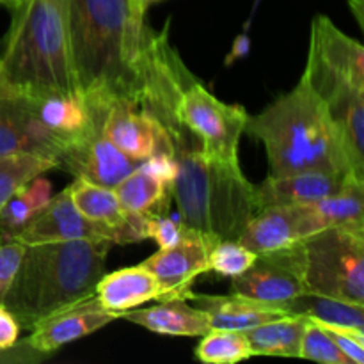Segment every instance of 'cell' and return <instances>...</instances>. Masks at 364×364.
<instances>
[{"label": "cell", "instance_id": "27", "mask_svg": "<svg viewBox=\"0 0 364 364\" xmlns=\"http://www.w3.org/2000/svg\"><path fill=\"white\" fill-rule=\"evenodd\" d=\"M196 358L210 364H235L252 358V350L245 333L212 329L199 341Z\"/></svg>", "mask_w": 364, "mask_h": 364}, {"label": "cell", "instance_id": "8", "mask_svg": "<svg viewBox=\"0 0 364 364\" xmlns=\"http://www.w3.org/2000/svg\"><path fill=\"white\" fill-rule=\"evenodd\" d=\"M302 77L318 96L340 85L364 91L363 45L341 32L326 14H318L311 25L308 64Z\"/></svg>", "mask_w": 364, "mask_h": 364}, {"label": "cell", "instance_id": "28", "mask_svg": "<svg viewBox=\"0 0 364 364\" xmlns=\"http://www.w3.org/2000/svg\"><path fill=\"white\" fill-rule=\"evenodd\" d=\"M57 167L55 160L39 155L0 156V208L21 185Z\"/></svg>", "mask_w": 364, "mask_h": 364}, {"label": "cell", "instance_id": "39", "mask_svg": "<svg viewBox=\"0 0 364 364\" xmlns=\"http://www.w3.org/2000/svg\"><path fill=\"white\" fill-rule=\"evenodd\" d=\"M21 2H23V0H0V6H6L9 7V9H13V7L20 6Z\"/></svg>", "mask_w": 364, "mask_h": 364}, {"label": "cell", "instance_id": "22", "mask_svg": "<svg viewBox=\"0 0 364 364\" xmlns=\"http://www.w3.org/2000/svg\"><path fill=\"white\" fill-rule=\"evenodd\" d=\"M309 318L284 315L245 331L252 355H281L301 358V343Z\"/></svg>", "mask_w": 364, "mask_h": 364}, {"label": "cell", "instance_id": "2", "mask_svg": "<svg viewBox=\"0 0 364 364\" xmlns=\"http://www.w3.org/2000/svg\"><path fill=\"white\" fill-rule=\"evenodd\" d=\"M245 134L265 146L270 176L326 173L364 180L354 171L326 102L304 77L290 92L249 116Z\"/></svg>", "mask_w": 364, "mask_h": 364}, {"label": "cell", "instance_id": "4", "mask_svg": "<svg viewBox=\"0 0 364 364\" xmlns=\"http://www.w3.org/2000/svg\"><path fill=\"white\" fill-rule=\"evenodd\" d=\"M0 57V82L32 98L80 92L70 57L64 0H23Z\"/></svg>", "mask_w": 364, "mask_h": 364}, {"label": "cell", "instance_id": "6", "mask_svg": "<svg viewBox=\"0 0 364 364\" xmlns=\"http://www.w3.org/2000/svg\"><path fill=\"white\" fill-rule=\"evenodd\" d=\"M176 176L171 196L180 220L215 242L238 240L256 213L255 185L244 176L240 164L212 160L205 149H185L173 155Z\"/></svg>", "mask_w": 364, "mask_h": 364}, {"label": "cell", "instance_id": "36", "mask_svg": "<svg viewBox=\"0 0 364 364\" xmlns=\"http://www.w3.org/2000/svg\"><path fill=\"white\" fill-rule=\"evenodd\" d=\"M20 323L13 313L0 302V350L11 348L20 340Z\"/></svg>", "mask_w": 364, "mask_h": 364}, {"label": "cell", "instance_id": "1", "mask_svg": "<svg viewBox=\"0 0 364 364\" xmlns=\"http://www.w3.org/2000/svg\"><path fill=\"white\" fill-rule=\"evenodd\" d=\"M75 82L96 107L137 105L144 84L148 25L141 0H64Z\"/></svg>", "mask_w": 364, "mask_h": 364}, {"label": "cell", "instance_id": "17", "mask_svg": "<svg viewBox=\"0 0 364 364\" xmlns=\"http://www.w3.org/2000/svg\"><path fill=\"white\" fill-rule=\"evenodd\" d=\"M70 191L75 206L95 223L116 230L123 238V244H134L146 238V215L127 212L114 188L77 178L70 185Z\"/></svg>", "mask_w": 364, "mask_h": 364}, {"label": "cell", "instance_id": "25", "mask_svg": "<svg viewBox=\"0 0 364 364\" xmlns=\"http://www.w3.org/2000/svg\"><path fill=\"white\" fill-rule=\"evenodd\" d=\"M283 309L288 315H301L313 322L326 323V326L364 331V304L306 291L287 302Z\"/></svg>", "mask_w": 364, "mask_h": 364}, {"label": "cell", "instance_id": "12", "mask_svg": "<svg viewBox=\"0 0 364 364\" xmlns=\"http://www.w3.org/2000/svg\"><path fill=\"white\" fill-rule=\"evenodd\" d=\"M322 230L326 224L313 205L270 206L251 217L238 242L256 255H265L301 244Z\"/></svg>", "mask_w": 364, "mask_h": 364}, {"label": "cell", "instance_id": "20", "mask_svg": "<svg viewBox=\"0 0 364 364\" xmlns=\"http://www.w3.org/2000/svg\"><path fill=\"white\" fill-rule=\"evenodd\" d=\"M121 318L166 336H205L210 329L208 316L199 308H192L185 299L162 301L153 308H135L124 311Z\"/></svg>", "mask_w": 364, "mask_h": 364}, {"label": "cell", "instance_id": "5", "mask_svg": "<svg viewBox=\"0 0 364 364\" xmlns=\"http://www.w3.org/2000/svg\"><path fill=\"white\" fill-rule=\"evenodd\" d=\"M144 71L164 89L174 116L201 141L212 160L224 164L238 162V144L245 134L247 110L242 105H228L196 80L166 32L148 27L144 43Z\"/></svg>", "mask_w": 364, "mask_h": 364}, {"label": "cell", "instance_id": "9", "mask_svg": "<svg viewBox=\"0 0 364 364\" xmlns=\"http://www.w3.org/2000/svg\"><path fill=\"white\" fill-rule=\"evenodd\" d=\"M302 242L279 251L258 255L256 262L231 281V294L283 308L306 294Z\"/></svg>", "mask_w": 364, "mask_h": 364}, {"label": "cell", "instance_id": "13", "mask_svg": "<svg viewBox=\"0 0 364 364\" xmlns=\"http://www.w3.org/2000/svg\"><path fill=\"white\" fill-rule=\"evenodd\" d=\"M57 162L59 167L70 171L75 178H84L109 188L116 187L144 164L116 148L103 135V127L64 146Z\"/></svg>", "mask_w": 364, "mask_h": 364}, {"label": "cell", "instance_id": "16", "mask_svg": "<svg viewBox=\"0 0 364 364\" xmlns=\"http://www.w3.org/2000/svg\"><path fill=\"white\" fill-rule=\"evenodd\" d=\"M117 318V313L103 308L96 295H92L36 323L31 329L32 334L28 336V341L36 350L52 355L64 345L92 334Z\"/></svg>", "mask_w": 364, "mask_h": 364}, {"label": "cell", "instance_id": "14", "mask_svg": "<svg viewBox=\"0 0 364 364\" xmlns=\"http://www.w3.org/2000/svg\"><path fill=\"white\" fill-rule=\"evenodd\" d=\"M14 240L25 245L57 240H109L112 244H123V238L116 230L95 223L75 206L70 187L52 196L48 205Z\"/></svg>", "mask_w": 364, "mask_h": 364}, {"label": "cell", "instance_id": "35", "mask_svg": "<svg viewBox=\"0 0 364 364\" xmlns=\"http://www.w3.org/2000/svg\"><path fill=\"white\" fill-rule=\"evenodd\" d=\"M142 169L155 174L156 178L166 181L169 187L171 183H173L174 176H176V162H174L173 156L167 155V153H159V155L149 156V159L144 160V164H142Z\"/></svg>", "mask_w": 364, "mask_h": 364}, {"label": "cell", "instance_id": "21", "mask_svg": "<svg viewBox=\"0 0 364 364\" xmlns=\"http://www.w3.org/2000/svg\"><path fill=\"white\" fill-rule=\"evenodd\" d=\"M100 304L121 318L124 311L139 308L149 301H159L160 288L155 276L144 265L127 267L98 281L95 290Z\"/></svg>", "mask_w": 364, "mask_h": 364}, {"label": "cell", "instance_id": "37", "mask_svg": "<svg viewBox=\"0 0 364 364\" xmlns=\"http://www.w3.org/2000/svg\"><path fill=\"white\" fill-rule=\"evenodd\" d=\"M249 48V39L245 38V36H240V38L235 41V46H233V53H231L230 57H228V64L231 63L233 59H237V57H242L245 52H247Z\"/></svg>", "mask_w": 364, "mask_h": 364}, {"label": "cell", "instance_id": "11", "mask_svg": "<svg viewBox=\"0 0 364 364\" xmlns=\"http://www.w3.org/2000/svg\"><path fill=\"white\" fill-rule=\"evenodd\" d=\"M217 242L208 235L188 228L187 235L173 247L160 249L142 265L155 276L160 288L159 301H191L196 277L208 272V256Z\"/></svg>", "mask_w": 364, "mask_h": 364}, {"label": "cell", "instance_id": "40", "mask_svg": "<svg viewBox=\"0 0 364 364\" xmlns=\"http://www.w3.org/2000/svg\"><path fill=\"white\" fill-rule=\"evenodd\" d=\"M156 2H160V0H141V4H142V7H144V9H148L151 4H156Z\"/></svg>", "mask_w": 364, "mask_h": 364}, {"label": "cell", "instance_id": "19", "mask_svg": "<svg viewBox=\"0 0 364 364\" xmlns=\"http://www.w3.org/2000/svg\"><path fill=\"white\" fill-rule=\"evenodd\" d=\"M191 301L196 308L206 313L210 329L217 331H245L265 323L269 320L288 315L283 308L267 302L252 301L242 295H196L192 294Z\"/></svg>", "mask_w": 364, "mask_h": 364}, {"label": "cell", "instance_id": "10", "mask_svg": "<svg viewBox=\"0 0 364 364\" xmlns=\"http://www.w3.org/2000/svg\"><path fill=\"white\" fill-rule=\"evenodd\" d=\"M60 149L63 144L39 121L34 98L0 84V156L39 155L57 162Z\"/></svg>", "mask_w": 364, "mask_h": 364}, {"label": "cell", "instance_id": "34", "mask_svg": "<svg viewBox=\"0 0 364 364\" xmlns=\"http://www.w3.org/2000/svg\"><path fill=\"white\" fill-rule=\"evenodd\" d=\"M50 355L36 350L28 338L18 340L11 348L0 350V364H38L46 361Z\"/></svg>", "mask_w": 364, "mask_h": 364}, {"label": "cell", "instance_id": "24", "mask_svg": "<svg viewBox=\"0 0 364 364\" xmlns=\"http://www.w3.org/2000/svg\"><path fill=\"white\" fill-rule=\"evenodd\" d=\"M52 199V183L41 176L21 185L0 208V242L14 240L21 230L48 205Z\"/></svg>", "mask_w": 364, "mask_h": 364}, {"label": "cell", "instance_id": "18", "mask_svg": "<svg viewBox=\"0 0 364 364\" xmlns=\"http://www.w3.org/2000/svg\"><path fill=\"white\" fill-rule=\"evenodd\" d=\"M354 176H336L326 173H297L288 176H270L255 185L256 212L270 206L311 205L333 196Z\"/></svg>", "mask_w": 364, "mask_h": 364}, {"label": "cell", "instance_id": "32", "mask_svg": "<svg viewBox=\"0 0 364 364\" xmlns=\"http://www.w3.org/2000/svg\"><path fill=\"white\" fill-rule=\"evenodd\" d=\"M25 247L27 245L18 240L0 242V302L2 304L7 291L13 287L21 258L25 255Z\"/></svg>", "mask_w": 364, "mask_h": 364}, {"label": "cell", "instance_id": "41", "mask_svg": "<svg viewBox=\"0 0 364 364\" xmlns=\"http://www.w3.org/2000/svg\"><path fill=\"white\" fill-rule=\"evenodd\" d=\"M0 84H2V82H0Z\"/></svg>", "mask_w": 364, "mask_h": 364}, {"label": "cell", "instance_id": "38", "mask_svg": "<svg viewBox=\"0 0 364 364\" xmlns=\"http://www.w3.org/2000/svg\"><path fill=\"white\" fill-rule=\"evenodd\" d=\"M348 6H350V9L354 11L359 25H363V6H364L363 0H348Z\"/></svg>", "mask_w": 364, "mask_h": 364}, {"label": "cell", "instance_id": "26", "mask_svg": "<svg viewBox=\"0 0 364 364\" xmlns=\"http://www.w3.org/2000/svg\"><path fill=\"white\" fill-rule=\"evenodd\" d=\"M326 228L364 233V180L350 178L336 194L311 203Z\"/></svg>", "mask_w": 364, "mask_h": 364}, {"label": "cell", "instance_id": "29", "mask_svg": "<svg viewBox=\"0 0 364 364\" xmlns=\"http://www.w3.org/2000/svg\"><path fill=\"white\" fill-rule=\"evenodd\" d=\"M256 258L258 255L249 251L238 240H220L210 251L208 267L219 276L233 279L244 274L256 262Z\"/></svg>", "mask_w": 364, "mask_h": 364}, {"label": "cell", "instance_id": "15", "mask_svg": "<svg viewBox=\"0 0 364 364\" xmlns=\"http://www.w3.org/2000/svg\"><path fill=\"white\" fill-rule=\"evenodd\" d=\"M103 135L128 156L142 162L159 153L173 156L171 139L159 119L124 100H114L109 105Z\"/></svg>", "mask_w": 364, "mask_h": 364}, {"label": "cell", "instance_id": "3", "mask_svg": "<svg viewBox=\"0 0 364 364\" xmlns=\"http://www.w3.org/2000/svg\"><path fill=\"white\" fill-rule=\"evenodd\" d=\"M109 240L39 242L25 247L4 306L21 329H32L53 313L92 297L105 274Z\"/></svg>", "mask_w": 364, "mask_h": 364}, {"label": "cell", "instance_id": "30", "mask_svg": "<svg viewBox=\"0 0 364 364\" xmlns=\"http://www.w3.org/2000/svg\"><path fill=\"white\" fill-rule=\"evenodd\" d=\"M301 358L326 364H352L350 359L336 347L318 322L309 320L301 343Z\"/></svg>", "mask_w": 364, "mask_h": 364}, {"label": "cell", "instance_id": "7", "mask_svg": "<svg viewBox=\"0 0 364 364\" xmlns=\"http://www.w3.org/2000/svg\"><path fill=\"white\" fill-rule=\"evenodd\" d=\"M306 290L364 304V233L326 228L302 242Z\"/></svg>", "mask_w": 364, "mask_h": 364}, {"label": "cell", "instance_id": "33", "mask_svg": "<svg viewBox=\"0 0 364 364\" xmlns=\"http://www.w3.org/2000/svg\"><path fill=\"white\" fill-rule=\"evenodd\" d=\"M320 326L326 329L331 340L350 359L352 364H364V331L338 326H326V323H320Z\"/></svg>", "mask_w": 364, "mask_h": 364}, {"label": "cell", "instance_id": "31", "mask_svg": "<svg viewBox=\"0 0 364 364\" xmlns=\"http://www.w3.org/2000/svg\"><path fill=\"white\" fill-rule=\"evenodd\" d=\"M188 228L181 220L166 215H146V238H153L160 249L173 247L187 235Z\"/></svg>", "mask_w": 364, "mask_h": 364}, {"label": "cell", "instance_id": "23", "mask_svg": "<svg viewBox=\"0 0 364 364\" xmlns=\"http://www.w3.org/2000/svg\"><path fill=\"white\" fill-rule=\"evenodd\" d=\"M121 206L137 215H166L171 196V187L142 166L114 187Z\"/></svg>", "mask_w": 364, "mask_h": 364}]
</instances>
